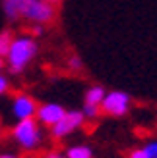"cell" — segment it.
I'll use <instances>...</instances> for the list:
<instances>
[{
    "label": "cell",
    "instance_id": "1",
    "mask_svg": "<svg viewBox=\"0 0 157 158\" xmlns=\"http://www.w3.org/2000/svg\"><path fill=\"white\" fill-rule=\"evenodd\" d=\"M37 43L33 41L31 37H25V35H20V37H14L12 41V46L6 54V64H8V69L12 73H21L25 69L31 60L37 56Z\"/></svg>",
    "mask_w": 157,
    "mask_h": 158
},
{
    "label": "cell",
    "instance_id": "2",
    "mask_svg": "<svg viewBox=\"0 0 157 158\" xmlns=\"http://www.w3.org/2000/svg\"><path fill=\"white\" fill-rule=\"evenodd\" d=\"M12 139L23 151H37L43 143V125L35 118L18 120L12 127Z\"/></svg>",
    "mask_w": 157,
    "mask_h": 158
},
{
    "label": "cell",
    "instance_id": "3",
    "mask_svg": "<svg viewBox=\"0 0 157 158\" xmlns=\"http://www.w3.org/2000/svg\"><path fill=\"white\" fill-rule=\"evenodd\" d=\"M83 123H85V116L82 110H66L62 120L51 127V135L54 139H66L68 135H72L74 131L80 129Z\"/></svg>",
    "mask_w": 157,
    "mask_h": 158
},
{
    "label": "cell",
    "instance_id": "4",
    "mask_svg": "<svg viewBox=\"0 0 157 158\" xmlns=\"http://www.w3.org/2000/svg\"><path fill=\"white\" fill-rule=\"evenodd\" d=\"M132 104V98L128 93L124 91H111L105 94L103 102H101V112L107 114V116H114V118H120L124 116L130 110Z\"/></svg>",
    "mask_w": 157,
    "mask_h": 158
},
{
    "label": "cell",
    "instance_id": "5",
    "mask_svg": "<svg viewBox=\"0 0 157 158\" xmlns=\"http://www.w3.org/2000/svg\"><path fill=\"white\" fill-rule=\"evenodd\" d=\"M23 18L31 23L43 25V23H49L54 18V8L47 0H29L25 12H23Z\"/></svg>",
    "mask_w": 157,
    "mask_h": 158
},
{
    "label": "cell",
    "instance_id": "6",
    "mask_svg": "<svg viewBox=\"0 0 157 158\" xmlns=\"http://www.w3.org/2000/svg\"><path fill=\"white\" fill-rule=\"evenodd\" d=\"M39 104L35 98L27 93H18L12 98V116L16 120H27V118H35Z\"/></svg>",
    "mask_w": 157,
    "mask_h": 158
},
{
    "label": "cell",
    "instance_id": "7",
    "mask_svg": "<svg viewBox=\"0 0 157 158\" xmlns=\"http://www.w3.org/2000/svg\"><path fill=\"white\" fill-rule=\"evenodd\" d=\"M64 114H66V110L60 104H56V102H45V104H39L35 120L41 125H45V127H52L54 123H58L62 120Z\"/></svg>",
    "mask_w": 157,
    "mask_h": 158
},
{
    "label": "cell",
    "instance_id": "8",
    "mask_svg": "<svg viewBox=\"0 0 157 158\" xmlns=\"http://www.w3.org/2000/svg\"><path fill=\"white\" fill-rule=\"evenodd\" d=\"M29 4V0H2V10L8 19H20L23 18V12Z\"/></svg>",
    "mask_w": 157,
    "mask_h": 158
},
{
    "label": "cell",
    "instance_id": "9",
    "mask_svg": "<svg viewBox=\"0 0 157 158\" xmlns=\"http://www.w3.org/2000/svg\"><path fill=\"white\" fill-rule=\"evenodd\" d=\"M128 158H157V141H150L147 145L130 151Z\"/></svg>",
    "mask_w": 157,
    "mask_h": 158
},
{
    "label": "cell",
    "instance_id": "10",
    "mask_svg": "<svg viewBox=\"0 0 157 158\" xmlns=\"http://www.w3.org/2000/svg\"><path fill=\"white\" fill-rule=\"evenodd\" d=\"M105 94H107V91L101 85H93V87H89V89L85 91V97L83 98H85V102H89V104H99L101 106Z\"/></svg>",
    "mask_w": 157,
    "mask_h": 158
},
{
    "label": "cell",
    "instance_id": "11",
    "mask_svg": "<svg viewBox=\"0 0 157 158\" xmlns=\"http://www.w3.org/2000/svg\"><path fill=\"white\" fill-rule=\"evenodd\" d=\"M66 158H93V151L87 145H72L66 148Z\"/></svg>",
    "mask_w": 157,
    "mask_h": 158
},
{
    "label": "cell",
    "instance_id": "12",
    "mask_svg": "<svg viewBox=\"0 0 157 158\" xmlns=\"http://www.w3.org/2000/svg\"><path fill=\"white\" fill-rule=\"evenodd\" d=\"M12 41H14L12 31L4 29L2 33H0V58H6V54H8V50H10V46H12Z\"/></svg>",
    "mask_w": 157,
    "mask_h": 158
},
{
    "label": "cell",
    "instance_id": "13",
    "mask_svg": "<svg viewBox=\"0 0 157 158\" xmlns=\"http://www.w3.org/2000/svg\"><path fill=\"white\" fill-rule=\"evenodd\" d=\"M82 112L85 116V120H97V118L101 116V106L99 104H89V102H85Z\"/></svg>",
    "mask_w": 157,
    "mask_h": 158
},
{
    "label": "cell",
    "instance_id": "14",
    "mask_svg": "<svg viewBox=\"0 0 157 158\" xmlns=\"http://www.w3.org/2000/svg\"><path fill=\"white\" fill-rule=\"evenodd\" d=\"M8 91H10V81H8V77L0 73V97L2 94H6Z\"/></svg>",
    "mask_w": 157,
    "mask_h": 158
},
{
    "label": "cell",
    "instance_id": "15",
    "mask_svg": "<svg viewBox=\"0 0 157 158\" xmlns=\"http://www.w3.org/2000/svg\"><path fill=\"white\" fill-rule=\"evenodd\" d=\"M68 64H70V68H72V69H82V66H83V64H82V60L78 58V56H72Z\"/></svg>",
    "mask_w": 157,
    "mask_h": 158
},
{
    "label": "cell",
    "instance_id": "16",
    "mask_svg": "<svg viewBox=\"0 0 157 158\" xmlns=\"http://www.w3.org/2000/svg\"><path fill=\"white\" fill-rule=\"evenodd\" d=\"M43 158H66L64 152H58V151H51V152H47Z\"/></svg>",
    "mask_w": 157,
    "mask_h": 158
},
{
    "label": "cell",
    "instance_id": "17",
    "mask_svg": "<svg viewBox=\"0 0 157 158\" xmlns=\"http://www.w3.org/2000/svg\"><path fill=\"white\" fill-rule=\"evenodd\" d=\"M0 158H20V156L14 152H0Z\"/></svg>",
    "mask_w": 157,
    "mask_h": 158
},
{
    "label": "cell",
    "instance_id": "18",
    "mask_svg": "<svg viewBox=\"0 0 157 158\" xmlns=\"http://www.w3.org/2000/svg\"><path fill=\"white\" fill-rule=\"evenodd\" d=\"M31 31H33V35H41V33H43V27L39 25V23H35V27L31 29Z\"/></svg>",
    "mask_w": 157,
    "mask_h": 158
},
{
    "label": "cell",
    "instance_id": "19",
    "mask_svg": "<svg viewBox=\"0 0 157 158\" xmlns=\"http://www.w3.org/2000/svg\"><path fill=\"white\" fill-rule=\"evenodd\" d=\"M2 135H4V125H2V122H0V139H2Z\"/></svg>",
    "mask_w": 157,
    "mask_h": 158
},
{
    "label": "cell",
    "instance_id": "20",
    "mask_svg": "<svg viewBox=\"0 0 157 158\" xmlns=\"http://www.w3.org/2000/svg\"><path fill=\"white\" fill-rule=\"evenodd\" d=\"M2 68H4V58H0V72H2Z\"/></svg>",
    "mask_w": 157,
    "mask_h": 158
},
{
    "label": "cell",
    "instance_id": "21",
    "mask_svg": "<svg viewBox=\"0 0 157 158\" xmlns=\"http://www.w3.org/2000/svg\"><path fill=\"white\" fill-rule=\"evenodd\" d=\"M47 2H51V4H58L60 0H47Z\"/></svg>",
    "mask_w": 157,
    "mask_h": 158
}]
</instances>
